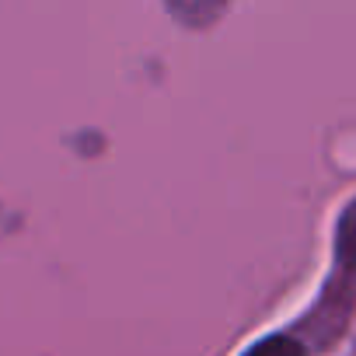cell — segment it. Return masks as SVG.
Wrapping results in <instances>:
<instances>
[{
    "mask_svg": "<svg viewBox=\"0 0 356 356\" xmlns=\"http://www.w3.org/2000/svg\"><path fill=\"white\" fill-rule=\"evenodd\" d=\"M227 4L231 0H164L168 15L186 29H210L227 11Z\"/></svg>",
    "mask_w": 356,
    "mask_h": 356,
    "instance_id": "1",
    "label": "cell"
},
{
    "mask_svg": "<svg viewBox=\"0 0 356 356\" xmlns=\"http://www.w3.org/2000/svg\"><path fill=\"white\" fill-rule=\"evenodd\" d=\"M335 259L342 269L356 266V200L342 210L339 227H335Z\"/></svg>",
    "mask_w": 356,
    "mask_h": 356,
    "instance_id": "2",
    "label": "cell"
},
{
    "mask_svg": "<svg viewBox=\"0 0 356 356\" xmlns=\"http://www.w3.org/2000/svg\"><path fill=\"white\" fill-rule=\"evenodd\" d=\"M245 356H304V346L290 335H269V339L255 342Z\"/></svg>",
    "mask_w": 356,
    "mask_h": 356,
    "instance_id": "3",
    "label": "cell"
}]
</instances>
